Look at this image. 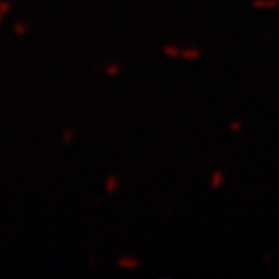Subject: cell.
<instances>
[{"label": "cell", "mask_w": 279, "mask_h": 279, "mask_svg": "<svg viewBox=\"0 0 279 279\" xmlns=\"http://www.w3.org/2000/svg\"><path fill=\"white\" fill-rule=\"evenodd\" d=\"M180 50H182V46H176V44H166V46L162 48L164 56L174 58V60H178V58H180Z\"/></svg>", "instance_id": "52a82bcc"}, {"label": "cell", "mask_w": 279, "mask_h": 279, "mask_svg": "<svg viewBox=\"0 0 279 279\" xmlns=\"http://www.w3.org/2000/svg\"><path fill=\"white\" fill-rule=\"evenodd\" d=\"M230 130H232V132H240V130H242V122H238V120L230 122Z\"/></svg>", "instance_id": "8fae6325"}, {"label": "cell", "mask_w": 279, "mask_h": 279, "mask_svg": "<svg viewBox=\"0 0 279 279\" xmlns=\"http://www.w3.org/2000/svg\"><path fill=\"white\" fill-rule=\"evenodd\" d=\"M120 190V176L118 174H108L106 180H103V193L108 197H114Z\"/></svg>", "instance_id": "7a4b0ae2"}, {"label": "cell", "mask_w": 279, "mask_h": 279, "mask_svg": "<svg viewBox=\"0 0 279 279\" xmlns=\"http://www.w3.org/2000/svg\"><path fill=\"white\" fill-rule=\"evenodd\" d=\"M13 33H15L17 38H27L29 33H31V25L27 21H23V19H17L13 23Z\"/></svg>", "instance_id": "277c9868"}, {"label": "cell", "mask_w": 279, "mask_h": 279, "mask_svg": "<svg viewBox=\"0 0 279 279\" xmlns=\"http://www.w3.org/2000/svg\"><path fill=\"white\" fill-rule=\"evenodd\" d=\"M279 0H252V9L256 11H267V9H277Z\"/></svg>", "instance_id": "ba28073f"}, {"label": "cell", "mask_w": 279, "mask_h": 279, "mask_svg": "<svg viewBox=\"0 0 279 279\" xmlns=\"http://www.w3.org/2000/svg\"><path fill=\"white\" fill-rule=\"evenodd\" d=\"M223 180H225V174H223V170H215V172L211 174V180H209V184H211V188L219 190V188L223 186Z\"/></svg>", "instance_id": "9c48e42d"}, {"label": "cell", "mask_w": 279, "mask_h": 279, "mask_svg": "<svg viewBox=\"0 0 279 279\" xmlns=\"http://www.w3.org/2000/svg\"><path fill=\"white\" fill-rule=\"evenodd\" d=\"M103 75L108 79H118L122 75V64L120 62H108L103 64Z\"/></svg>", "instance_id": "5b68a950"}, {"label": "cell", "mask_w": 279, "mask_h": 279, "mask_svg": "<svg viewBox=\"0 0 279 279\" xmlns=\"http://www.w3.org/2000/svg\"><path fill=\"white\" fill-rule=\"evenodd\" d=\"M13 9H15L13 0H0V25H3L9 17L13 15Z\"/></svg>", "instance_id": "8992f818"}, {"label": "cell", "mask_w": 279, "mask_h": 279, "mask_svg": "<svg viewBox=\"0 0 279 279\" xmlns=\"http://www.w3.org/2000/svg\"><path fill=\"white\" fill-rule=\"evenodd\" d=\"M203 58V52L201 48H195V46H186L180 50V58L178 60H184V62H197Z\"/></svg>", "instance_id": "3957f363"}, {"label": "cell", "mask_w": 279, "mask_h": 279, "mask_svg": "<svg viewBox=\"0 0 279 279\" xmlns=\"http://www.w3.org/2000/svg\"><path fill=\"white\" fill-rule=\"evenodd\" d=\"M116 267L122 269V271H136L138 267H141V260H138L136 256L132 254H122L116 258Z\"/></svg>", "instance_id": "6da1fadb"}, {"label": "cell", "mask_w": 279, "mask_h": 279, "mask_svg": "<svg viewBox=\"0 0 279 279\" xmlns=\"http://www.w3.org/2000/svg\"><path fill=\"white\" fill-rule=\"evenodd\" d=\"M60 138H62L64 145H73L75 138H77V130H75V128H64L62 134H60Z\"/></svg>", "instance_id": "30bf717a"}]
</instances>
